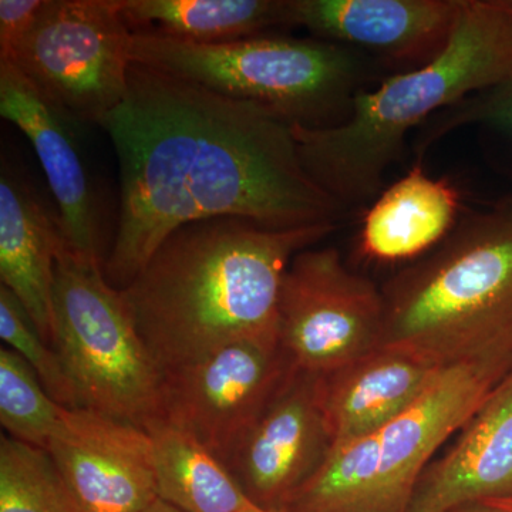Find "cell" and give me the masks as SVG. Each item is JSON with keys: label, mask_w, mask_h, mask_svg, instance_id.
<instances>
[{"label": "cell", "mask_w": 512, "mask_h": 512, "mask_svg": "<svg viewBox=\"0 0 512 512\" xmlns=\"http://www.w3.org/2000/svg\"><path fill=\"white\" fill-rule=\"evenodd\" d=\"M99 127L120 168L116 228L103 271L123 291L183 225L239 218L271 229L339 225L348 211L309 177L292 124L144 64Z\"/></svg>", "instance_id": "1"}, {"label": "cell", "mask_w": 512, "mask_h": 512, "mask_svg": "<svg viewBox=\"0 0 512 512\" xmlns=\"http://www.w3.org/2000/svg\"><path fill=\"white\" fill-rule=\"evenodd\" d=\"M338 228L271 229L239 218L190 222L120 293L151 355L170 372L238 340L278 335L286 268Z\"/></svg>", "instance_id": "2"}, {"label": "cell", "mask_w": 512, "mask_h": 512, "mask_svg": "<svg viewBox=\"0 0 512 512\" xmlns=\"http://www.w3.org/2000/svg\"><path fill=\"white\" fill-rule=\"evenodd\" d=\"M511 69L512 0H464L453 35L431 62L360 90L338 126H292L303 168L346 211L369 207L413 128Z\"/></svg>", "instance_id": "3"}, {"label": "cell", "mask_w": 512, "mask_h": 512, "mask_svg": "<svg viewBox=\"0 0 512 512\" xmlns=\"http://www.w3.org/2000/svg\"><path fill=\"white\" fill-rule=\"evenodd\" d=\"M379 348L436 367L512 362V194L384 288Z\"/></svg>", "instance_id": "4"}, {"label": "cell", "mask_w": 512, "mask_h": 512, "mask_svg": "<svg viewBox=\"0 0 512 512\" xmlns=\"http://www.w3.org/2000/svg\"><path fill=\"white\" fill-rule=\"evenodd\" d=\"M133 62L264 107L306 128L338 126L348 119L369 73L363 53L316 37L265 35L194 45L134 33Z\"/></svg>", "instance_id": "5"}, {"label": "cell", "mask_w": 512, "mask_h": 512, "mask_svg": "<svg viewBox=\"0 0 512 512\" xmlns=\"http://www.w3.org/2000/svg\"><path fill=\"white\" fill-rule=\"evenodd\" d=\"M52 346L80 407L148 430L164 420V373L103 265L66 242L56 256Z\"/></svg>", "instance_id": "6"}, {"label": "cell", "mask_w": 512, "mask_h": 512, "mask_svg": "<svg viewBox=\"0 0 512 512\" xmlns=\"http://www.w3.org/2000/svg\"><path fill=\"white\" fill-rule=\"evenodd\" d=\"M133 42L120 0H46L8 63L74 119L99 126L126 99Z\"/></svg>", "instance_id": "7"}, {"label": "cell", "mask_w": 512, "mask_h": 512, "mask_svg": "<svg viewBox=\"0 0 512 512\" xmlns=\"http://www.w3.org/2000/svg\"><path fill=\"white\" fill-rule=\"evenodd\" d=\"M383 291L353 272L339 249L293 256L278 299L279 345L298 372L326 376L379 348Z\"/></svg>", "instance_id": "8"}, {"label": "cell", "mask_w": 512, "mask_h": 512, "mask_svg": "<svg viewBox=\"0 0 512 512\" xmlns=\"http://www.w3.org/2000/svg\"><path fill=\"white\" fill-rule=\"evenodd\" d=\"M295 369L278 335L238 340L164 373L163 416L229 468Z\"/></svg>", "instance_id": "9"}, {"label": "cell", "mask_w": 512, "mask_h": 512, "mask_svg": "<svg viewBox=\"0 0 512 512\" xmlns=\"http://www.w3.org/2000/svg\"><path fill=\"white\" fill-rule=\"evenodd\" d=\"M0 116L32 144L67 247L104 265L110 249L106 204L87 160L82 133L86 124L47 99L10 63H0Z\"/></svg>", "instance_id": "10"}, {"label": "cell", "mask_w": 512, "mask_h": 512, "mask_svg": "<svg viewBox=\"0 0 512 512\" xmlns=\"http://www.w3.org/2000/svg\"><path fill=\"white\" fill-rule=\"evenodd\" d=\"M512 362L444 367L430 386L379 431L380 512H407L431 457L490 399Z\"/></svg>", "instance_id": "11"}, {"label": "cell", "mask_w": 512, "mask_h": 512, "mask_svg": "<svg viewBox=\"0 0 512 512\" xmlns=\"http://www.w3.org/2000/svg\"><path fill=\"white\" fill-rule=\"evenodd\" d=\"M46 451L84 512H141L158 500L153 443L141 427L66 407Z\"/></svg>", "instance_id": "12"}, {"label": "cell", "mask_w": 512, "mask_h": 512, "mask_svg": "<svg viewBox=\"0 0 512 512\" xmlns=\"http://www.w3.org/2000/svg\"><path fill=\"white\" fill-rule=\"evenodd\" d=\"M332 446L319 376L295 370L242 441L229 470L252 504L282 512Z\"/></svg>", "instance_id": "13"}, {"label": "cell", "mask_w": 512, "mask_h": 512, "mask_svg": "<svg viewBox=\"0 0 512 512\" xmlns=\"http://www.w3.org/2000/svg\"><path fill=\"white\" fill-rule=\"evenodd\" d=\"M464 0H292L293 26L406 70L439 56ZM366 56V55H365Z\"/></svg>", "instance_id": "14"}, {"label": "cell", "mask_w": 512, "mask_h": 512, "mask_svg": "<svg viewBox=\"0 0 512 512\" xmlns=\"http://www.w3.org/2000/svg\"><path fill=\"white\" fill-rule=\"evenodd\" d=\"M512 495V370L421 476L409 512H453Z\"/></svg>", "instance_id": "15"}, {"label": "cell", "mask_w": 512, "mask_h": 512, "mask_svg": "<svg viewBox=\"0 0 512 512\" xmlns=\"http://www.w3.org/2000/svg\"><path fill=\"white\" fill-rule=\"evenodd\" d=\"M64 242L59 212L2 156L0 281L22 302L49 345L53 339L56 256Z\"/></svg>", "instance_id": "16"}, {"label": "cell", "mask_w": 512, "mask_h": 512, "mask_svg": "<svg viewBox=\"0 0 512 512\" xmlns=\"http://www.w3.org/2000/svg\"><path fill=\"white\" fill-rule=\"evenodd\" d=\"M440 372V367L396 350L376 348L319 376L320 400L333 444L379 433L416 402Z\"/></svg>", "instance_id": "17"}, {"label": "cell", "mask_w": 512, "mask_h": 512, "mask_svg": "<svg viewBox=\"0 0 512 512\" xmlns=\"http://www.w3.org/2000/svg\"><path fill=\"white\" fill-rule=\"evenodd\" d=\"M460 192L446 178L430 177L421 164L380 192L360 222V255L396 264L443 244L458 224Z\"/></svg>", "instance_id": "18"}, {"label": "cell", "mask_w": 512, "mask_h": 512, "mask_svg": "<svg viewBox=\"0 0 512 512\" xmlns=\"http://www.w3.org/2000/svg\"><path fill=\"white\" fill-rule=\"evenodd\" d=\"M134 33L220 45L292 28V0H120Z\"/></svg>", "instance_id": "19"}, {"label": "cell", "mask_w": 512, "mask_h": 512, "mask_svg": "<svg viewBox=\"0 0 512 512\" xmlns=\"http://www.w3.org/2000/svg\"><path fill=\"white\" fill-rule=\"evenodd\" d=\"M147 431L160 500L181 512H245L256 507L231 470L190 433L165 420Z\"/></svg>", "instance_id": "20"}, {"label": "cell", "mask_w": 512, "mask_h": 512, "mask_svg": "<svg viewBox=\"0 0 512 512\" xmlns=\"http://www.w3.org/2000/svg\"><path fill=\"white\" fill-rule=\"evenodd\" d=\"M282 512H380L379 433L333 444Z\"/></svg>", "instance_id": "21"}, {"label": "cell", "mask_w": 512, "mask_h": 512, "mask_svg": "<svg viewBox=\"0 0 512 512\" xmlns=\"http://www.w3.org/2000/svg\"><path fill=\"white\" fill-rule=\"evenodd\" d=\"M0 512L84 511L47 451L2 436Z\"/></svg>", "instance_id": "22"}, {"label": "cell", "mask_w": 512, "mask_h": 512, "mask_svg": "<svg viewBox=\"0 0 512 512\" xmlns=\"http://www.w3.org/2000/svg\"><path fill=\"white\" fill-rule=\"evenodd\" d=\"M66 407L46 392L35 370L12 349L0 348V423L8 436L46 451Z\"/></svg>", "instance_id": "23"}, {"label": "cell", "mask_w": 512, "mask_h": 512, "mask_svg": "<svg viewBox=\"0 0 512 512\" xmlns=\"http://www.w3.org/2000/svg\"><path fill=\"white\" fill-rule=\"evenodd\" d=\"M0 338L35 370L46 392L60 406L80 407L59 353L42 338L22 302L3 285H0Z\"/></svg>", "instance_id": "24"}, {"label": "cell", "mask_w": 512, "mask_h": 512, "mask_svg": "<svg viewBox=\"0 0 512 512\" xmlns=\"http://www.w3.org/2000/svg\"><path fill=\"white\" fill-rule=\"evenodd\" d=\"M468 126L487 131L512 153V69L501 82L471 94L427 121L416 140V156L423 157L440 138Z\"/></svg>", "instance_id": "25"}, {"label": "cell", "mask_w": 512, "mask_h": 512, "mask_svg": "<svg viewBox=\"0 0 512 512\" xmlns=\"http://www.w3.org/2000/svg\"><path fill=\"white\" fill-rule=\"evenodd\" d=\"M45 3L46 0H0V63L12 60Z\"/></svg>", "instance_id": "26"}, {"label": "cell", "mask_w": 512, "mask_h": 512, "mask_svg": "<svg viewBox=\"0 0 512 512\" xmlns=\"http://www.w3.org/2000/svg\"><path fill=\"white\" fill-rule=\"evenodd\" d=\"M480 504L485 505V507L493 508V510L498 512H512V495H510V497L484 501V503Z\"/></svg>", "instance_id": "27"}, {"label": "cell", "mask_w": 512, "mask_h": 512, "mask_svg": "<svg viewBox=\"0 0 512 512\" xmlns=\"http://www.w3.org/2000/svg\"><path fill=\"white\" fill-rule=\"evenodd\" d=\"M141 512H181L180 510H177V508L173 507V505L165 503V501L158 500L156 503H153L150 505V507H147L146 510H143Z\"/></svg>", "instance_id": "28"}, {"label": "cell", "mask_w": 512, "mask_h": 512, "mask_svg": "<svg viewBox=\"0 0 512 512\" xmlns=\"http://www.w3.org/2000/svg\"><path fill=\"white\" fill-rule=\"evenodd\" d=\"M453 512H498L493 510V508L485 507L483 504H468L464 505V507L457 508L456 511Z\"/></svg>", "instance_id": "29"}, {"label": "cell", "mask_w": 512, "mask_h": 512, "mask_svg": "<svg viewBox=\"0 0 512 512\" xmlns=\"http://www.w3.org/2000/svg\"><path fill=\"white\" fill-rule=\"evenodd\" d=\"M245 512H271V511H266V510H262V508L254 507V508H251V510H248Z\"/></svg>", "instance_id": "30"}, {"label": "cell", "mask_w": 512, "mask_h": 512, "mask_svg": "<svg viewBox=\"0 0 512 512\" xmlns=\"http://www.w3.org/2000/svg\"><path fill=\"white\" fill-rule=\"evenodd\" d=\"M407 512H409V511H407Z\"/></svg>", "instance_id": "31"}]
</instances>
